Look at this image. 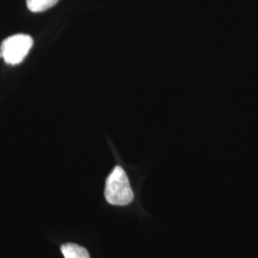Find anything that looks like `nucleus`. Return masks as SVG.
I'll return each instance as SVG.
<instances>
[{"instance_id":"f257e3e1","label":"nucleus","mask_w":258,"mask_h":258,"mask_svg":"<svg viewBox=\"0 0 258 258\" xmlns=\"http://www.w3.org/2000/svg\"><path fill=\"white\" fill-rule=\"evenodd\" d=\"M104 196L106 201L114 206H126L133 201L134 194L128 177L120 166H116L108 176Z\"/></svg>"},{"instance_id":"f03ea898","label":"nucleus","mask_w":258,"mask_h":258,"mask_svg":"<svg viewBox=\"0 0 258 258\" xmlns=\"http://www.w3.org/2000/svg\"><path fill=\"white\" fill-rule=\"evenodd\" d=\"M33 43V38L24 34L7 37L0 47V56L8 64H19L29 54Z\"/></svg>"},{"instance_id":"7ed1b4c3","label":"nucleus","mask_w":258,"mask_h":258,"mask_svg":"<svg viewBox=\"0 0 258 258\" xmlns=\"http://www.w3.org/2000/svg\"><path fill=\"white\" fill-rule=\"evenodd\" d=\"M61 251L64 258H90L86 249L72 243H68L61 246Z\"/></svg>"},{"instance_id":"20e7f679","label":"nucleus","mask_w":258,"mask_h":258,"mask_svg":"<svg viewBox=\"0 0 258 258\" xmlns=\"http://www.w3.org/2000/svg\"><path fill=\"white\" fill-rule=\"evenodd\" d=\"M59 0H26L28 9L33 13H41L54 7Z\"/></svg>"}]
</instances>
